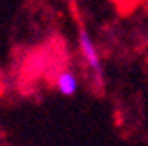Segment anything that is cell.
<instances>
[{
    "mask_svg": "<svg viewBox=\"0 0 148 146\" xmlns=\"http://www.w3.org/2000/svg\"><path fill=\"white\" fill-rule=\"evenodd\" d=\"M78 42H79V49H81V57L85 60V63L88 65L90 72L95 76L97 83L102 81V63H101V57L97 46L94 42V39L90 37V33L86 32V28H79L78 32Z\"/></svg>",
    "mask_w": 148,
    "mask_h": 146,
    "instance_id": "cell-1",
    "label": "cell"
},
{
    "mask_svg": "<svg viewBox=\"0 0 148 146\" xmlns=\"http://www.w3.org/2000/svg\"><path fill=\"white\" fill-rule=\"evenodd\" d=\"M55 86H57V90L65 95V97H71L78 92V78L74 76V72L71 70H62L60 74L57 76V79H55Z\"/></svg>",
    "mask_w": 148,
    "mask_h": 146,
    "instance_id": "cell-2",
    "label": "cell"
},
{
    "mask_svg": "<svg viewBox=\"0 0 148 146\" xmlns=\"http://www.w3.org/2000/svg\"><path fill=\"white\" fill-rule=\"evenodd\" d=\"M111 2H113V5L118 9L120 14H131L139 5H143L146 0H111Z\"/></svg>",
    "mask_w": 148,
    "mask_h": 146,
    "instance_id": "cell-3",
    "label": "cell"
}]
</instances>
